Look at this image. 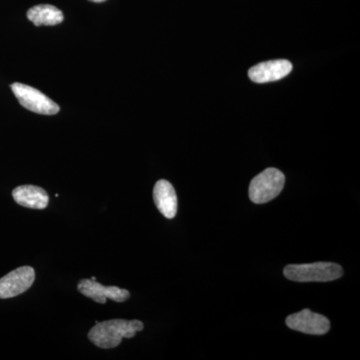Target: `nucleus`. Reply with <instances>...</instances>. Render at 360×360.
Masks as SVG:
<instances>
[{"label": "nucleus", "mask_w": 360, "mask_h": 360, "mask_svg": "<svg viewBox=\"0 0 360 360\" xmlns=\"http://www.w3.org/2000/svg\"><path fill=\"white\" fill-rule=\"evenodd\" d=\"M143 323L136 319H111L97 322L89 330V340L99 348L110 349L118 347L122 343V338H132L137 333L143 330Z\"/></svg>", "instance_id": "f257e3e1"}, {"label": "nucleus", "mask_w": 360, "mask_h": 360, "mask_svg": "<svg viewBox=\"0 0 360 360\" xmlns=\"http://www.w3.org/2000/svg\"><path fill=\"white\" fill-rule=\"evenodd\" d=\"M283 274L286 278L296 283H328L342 277L343 269L333 262H314L288 265Z\"/></svg>", "instance_id": "f03ea898"}, {"label": "nucleus", "mask_w": 360, "mask_h": 360, "mask_svg": "<svg viewBox=\"0 0 360 360\" xmlns=\"http://www.w3.org/2000/svg\"><path fill=\"white\" fill-rule=\"evenodd\" d=\"M285 176L276 168H267L251 180L250 200L255 205H264L279 195L283 191Z\"/></svg>", "instance_id": "7ed1b4c3"}, {"label": "nucleus", "mask_w": 360, "mask_h": 360, "mask_svg": "<svg viewBox=\"0 0 360 360\" xmlns=\"http://www.w3.org/2000/svg\"><path fill=\"white\" fill-rule=\"evenodd\" d=\"M11 90L26 110L44 115H54L60 110L58 103L52 101L49 97L44 96L34 87L15 82L11 84Z\"/></svg>", "instance_id": "20e7f679"}, {"label": "nucleus", "mask_w": 360, "mask_h": 360, "mask_svg": "<svg viewBox=\"0 0 360 360\" xmlns=\"http://www.w3.org/2000/svg\"><path fill=\"white\" fill-rule=\"evenodd\" d=\"M285 322L290 329L305 335H323L330 329V321L328 319L323 315L314 314L309 309L290 315Z\"/></svg>", "instance_id": "39448f33"}, {"label": "nucleus", "mask_w": 360, "mask_h": 360, "mask_svg": "<svg viewBox=\"0 0 360 360\" xmlns=\"http://www.w3.org/2000/svg\"><path fill=\"white\" fill-rule=\"evenodd\" d=\"M35 281V271L32 267L21 266L0 278V298L14 297L30 290Z\"/></svg>", "instance_id": "423d86ee"}, {"label": "nucleus", "mask_w": 360, "mask_h": 360, "mask_svg": "<svg viewBox=\"0 0 360 360\" xmlns=\"http://www.w3.org/2000/svg\"><path fill=\"white\" fill-rule=\"evenodd\" d=\"M77 290L82 295L97 303H105L108 300L115 302H124L130 297L129 290L117 286H103L92 279H82L78 283Z\"/></svg>", "instance_id": "0eeeda50"}, {"label": "nucleus", "mask_w": 360, "mask_h": 360, "mask_svg": "<svg viewBox=\"0 0 360 360\" xmlns=\"http://www.w3.org/2000/svg\"><path fill=\"white\" fill-rule=\"evenodd\" d=\"M292 70V65L286 59L266 61L252 66L248 71V77L255 84H266L276 82L288 77Z\"/></svg>", "instance_id": "6e6552de"}, {"label": "nucleus", "mask_w": 360, "mask_h": 360, "mask_svg": "<svg viewBox=\"0 0 360 360\" xmlns=\"http://www.w3.org/2000/svg\"><path fill=\"white\" fill-rule=\"evenodd\" d=\"M153 200L158 210L167 219H174L177 213V195L174 187L169 181L160 179L153 188Z\"/></svg>", "instance_id": "1a4fd4ad"}, {"label": "nucleus", "mask_w": 360, "mask_h": 360, "mask_svg": "<svg viewBox=\"0 0 360 360\" xmlns=\"http://www.w3.org/2000/svg\"><path fill=\"white\" fill-rule=\"evenodd\" d=\"M13 200L18 205L32 210H44L49 202V196L41 187L21 186L13 189Z\"/></svg>", "instance_id": "9d476101"}, {"label": "nucleus", "mask_w": 360, "mask_h": 360, "mask_svg": "<svg viewBox=\"0 0 360 360\" xmlns=\"http://www.w3.org/2000/svg\"><path fill=\"white\" fill-rule=\"evenodd\" d=\"M27 18L35 26L60 25L65 20L63 11L58 7L41 4L33 6L27 11Z\"/></svg>", "instance_id": "9b49d317"}, {"label": "nucleus", "mask_w": 360, "mask_h": 360, "mask_svg": "<svg viewBox=\"0 0 360 360\" xmlns=\"http://www.w3.org/2000/svg\"><path fill=\"white\" fill-rule=\"evenodd\" d=\"M90 1L97 2V4H99V2L106 1V0H90Z\"/></svg>", "instance_id": "f8f14e48"}]
</instances>
